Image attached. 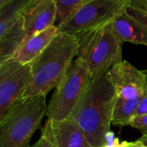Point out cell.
I'll return each instance as SVG.
<instances>
[{
    "instance_id": "1",
    "label": "cell",
    "mask_w": 147,
    "mask_h": 147,
    "mask_svg": "<svg viewBox=\"0 0 147 147\" xmlns=\"http://www.w3.org/2000/svg\"><path fill=\"white\" fill-rule=\"evenodd\" d=\"M116 101L112 83L106 75L91 80L70 118L79 126L94 147H106Z\"/></svg>"
},
{
    "instance_id": "2",
    "label": "cell",
    "mask_w": 147,
    "mask_h": 147,
    "mask_svg": "<svg viewBox=\"0 0 147 147\" xmlns=\"http://www.w3.org/2000/svg\"><path fill=\"white\" fill-rule=\"evenodd\" d=\"M78 50L77 37L59 32L47 49L29 64L31 80L23 98L47 95L56 88L78 55Z\"/></svg>"
},
{
    "instance_id": "3",
    "label": "cell",
    "mask_w": 147,
    "mask_h": 147,
    "mask_svg": "<svg viewBox=\"0 0 147 147\" xmlns=\"http://www.w3.org/2000/svg\"><path fill=\"white\" fill-rule=\"evenodd\" d=\"M47 95L22 98L0 120V147H29L47 113Z\"/></svg>"
},
{
    "instance_id": "4",
    "label": "cell",
    "mask_w": 147,
    "mask_h": 147,
    "mask_svg": "<svg viewBox=\"0 0 147 147\" xmlns=\"http://www.w3.org/2000/svg\"><path fill=\"white\" fill-rule=\"evenodd\" d=\"M77 58L89 68L91 80L104 76L114 66L123 62V42L115 32L112 22L77 37Z\"/></svg>"
},
{
    "instance_id": "5",
    "label": "cell",
    "mask_w": 147,
    "mask_h": 147,
    "mask_svg": "<svg viewBox=\"0 0 147 147\" xmlns=\"http://www.w3.org/2000/svg\"><path fill=\"white\" fill-rule=\"evenodd\" d=\"M133 0H86L77 6L59 25V32L75 37L106 25Z\"/></svg>"
},
{
    "instance_id": "6",
    "label": "cell",
    "mask_w": 147,
    "mask_h": 147,
    "mask_svg": "<svg viewBox=\"0 0 147 147\" xmlns=\"http://www.w3.org/2000/svg\"><path fill=\"white\" fill-rule=\"evenodd\" d=\"M90 81L91 75L87 65L78 58L73 60L47 105V119L64 120L70 118Z\"/></svg>"
},
{
    "instance_id": "7",
    "label": "cell",
    "mask_w": 147,
    "mask_h": 147,
    "mask_svg": "<svg viewBox=\"0 0 147 147\" xmlns=\"http://www.w3.org/2000/svg\"><path fill=\"white\" fill-rule=\"evenodd\" d=\"M31 80V67L14 59L0 64V120L22 99Z\"/></svg>"
},
{
    "instance_id": "8",
    "label": "cell",
    "mask_w": 147,
    "mask_h": 147,
    "mask_svg": "<svg viewBox=\"0 0 147 147\" xmlns=\"http://www.w3.org/2000/svg\"><path fill=\"white\" fill-rule=\"evenodd\" d=\"M29 0H15L0 8V64L11 59L28 37L20 16Z\"/></svg>"
},
{
    "instance_id": "9",
    "label": "cell",
    "mask_w": 147,
    "mask_h": 147,
    "mask_svg": "<svg viewBox=\"0 0 147 147\" xmlns=\"http://www.w3.org/2000/svg\"><path fill=\"white\" fill-rule=\"evenodd\" d=\"M106 76L112 83L116 99L140 101L147 88V69L139 70L127 61L111 68Z\"/></svg>"
},
{
    "instance_id": "10",
    "label": "cell",
    "mask_w": 147,
    "mask_h": 147,
    "mask_svg": "<svg viewBox=\"0 0 147 147\" xmlns=\"http://www.w3.org/2000/svg\"><path fill=\"white\" fill-rule=\"evenodd\" d=\"M145 1V0H144ZM113 29L123 42L147 46V5L133 0L112 22Z\"/></svg>"
},
{
    "instance_id": "11",
    "label": "cell",
    "mask_w": 147,
    "mask_h": 147,
    "mask_svg": "<svg viewBox=\"0 0 147 147\" xmlns=\"http://www.w3.org/2000/svg\"><path fill=\"white\" fill-rule=\"evenodd\" d=\"M20 16L28 36L41 32L56 25V0H29L21 10Z\"/></svg>"
},
{
    "instance_id": "12",
    "label": "cell",
    "mask_w": 147,
    "mask_h": 147,
    "mask_svg": "<svg viewBox=\"0 0 147 147\" xmlns=\"http://www.w3.org/2000/svg\"><path fill=\"white\" fill-rule=\"evenodd\" d=\"M41 134L47 137L54 147H94L71 118L64 120L47 119Z\"/></svg>"
},
{
    "instance_id": "13",
    "label": "cell",
    "mask_w": 147,
    "mask_h": 147,
    "mask_svg": "<svg viewBox=\"0 0 147 147\" xmlns=\"http://www.w3.org/2000/svg\"><path fill=\"white\" fill-rule=\"evenodd\" d=\"M58 33L59 29L55 25L41 32L28 36L11 59L22 64H30L47 49Z\"/></svg>"
},
{
    "instance_id": "14",
    "label": "cell",
    "mask_w": 147,
    "mask_h": 147,
    "mask_svg": "<svg viewBox=\"0 0 147 147\" xmlns=\"http://www.w3.org/2000/svg\"><path fill=\"white\" fill-rule=\"evenodd\" d=\"M140 101H124L116 99L112 124L120 126H129L130 122L136 116Z\"/></svg>"
},
{
    "instance_id": "15",
    "label": "cell",
    "mask_w": 147,
    "mask_h": 147,
    "mask_svg": "<svg viewBox=\"0 0 147 147\" xmlns=\"http://www.w3.org/2000/svg\"><path fill=\"white\" fill-rule=\"evenodd\" d=\"M86 0H56L58 6V16L56 26H58L77 6Z\"/></svg>"
},
{
    "instance_id": "16",
    "label": "cell",
    "mask_w": 147,
    "mask_h": 147,
    "mask_svg": "<svg viewBox=\"0 0 147 147\" xmlns=\"http://www.w3.org/2000/svg\"><path fill=\"white\" fill-rule=\"evenodd\" d=\"M106 147H147L145 146L142 142L140 140H136L134 142H127V141H123L120 142L118 139L114 138L112 136L108 142V145Z\"/></svg>"
},
{
    "instance_id": "17",
    "label": "cell",
    "mask_w": 147,
    "mask_h": 147,
    "mask_svg": "<svg viewBox=\"0 0 147 147\" xmlns=\"http://www.w3.org/2000/svg\"><path fill=\"white\" fill-rule=\"evenodd\" d=\"M130 126L140 130L142 133L147 132V114L136 116L133 119V120L129 124Z\"/></svg>"
},
{
    "instance_id": "18",
    "label": "cell",
    "mask_w": 147,
    "mask_h": 147,
    "mask_svg": "<svg viewBox=\"0 0 147 147\" xmlns=\"http://www.w3.org/2000/svg\"><path fill=\"white\" fill-rule=\"evenodd\" d=\"M147 114V88L146 91L145 92L143 97L141 98L138 109H137V113H136V116H141V115H146ZM135 116V117H136Z\"/></svg>"
},
{
    "instance_id": "19",
    "label": "cell",
    "mask_w": 147,
    "mask_h": 147,
    "mask_svg": "<svg viewBox=\"0 0 147 147\" xmlns=\"http://www.w3.org/2000/svg\"><path fill=\"white\" fill-rule=\"evenodd\" d=\"M29 147H54L53 145L52 144V142L47 139V137H46L45 135L41 134L40 139H38V141L34 144L32 146Z\"/></svg>"
},
{
    "instance_id": "20",
    "label": "cell",
    "mask_w": 147,
    "mask_h": 147,
    "mask_svg": "<svg viewBox=\"0 0 147 147\" xmlns=\"http://www.w3.org/2000/svg\"><path fill=\"white\" fill-rule=\"evenodd\" d=\"M138 140H140V142H142L145 146H147V132L146 133H142V136H141Z\"/></svg>"
},
{
    "instance_id": "21",
    "label": "cell",
    "mask_w": 147,
    "mask_h": 147,
    "mask_svg": "<svg viewBox=\"0 0 147 147\" xmlns=\"http://www.w3.org/2000/svg\"><path fill=\"white\" fill-rule=\"evenodd\" d=\"M13 1H15V0H1V1H0V8L4 7L5 5L10 3L13 2Z\"/></svg>"
},
{
    "instance_id": "22",
    "label": "cell",
    "mask_w": 147,
    "mask_h": 147,
    "mask_svg": "<svg viewBox=\"0 0 147 147\" xmlns=\"http://www.w3.org/2000/svg\"><path fill=\"white\" fill-rule=\"evenodd\" d=\"M145 3H146V5H147V0H145Z\"/></svg>"
}]
</instances>
